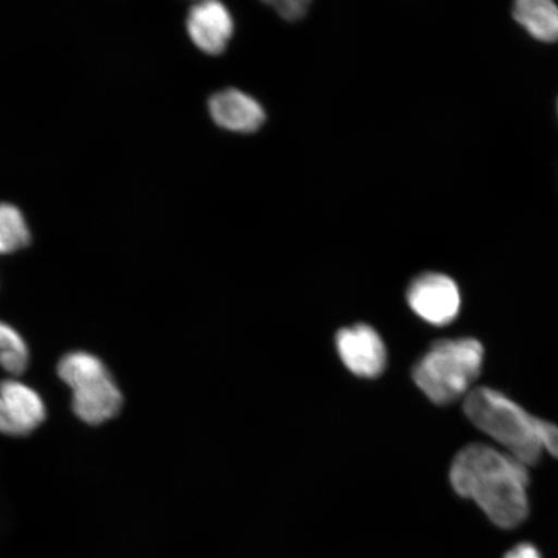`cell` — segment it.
Masks as SVG:
<instances>
[{
    "label": "cell",
    "instance_id": "cell-6",
    "mask_svg": "<svg viewBox=\"0 0 558 558\" xmlns=\"http://www.w3.org/2000/svg\"><path fill=\"white\" fill-rule=\"evenodd\" d=\"M410 308L425 323L442 327L453 323L460 312V292L456 282L441 274H424L408 290Z\"/></svg>",
    "mask_w": 558,
    "mask_h": 558
},
{
    "label": "cell",
    "instance_id": "cell-4",
    "mask_svg": "<svg viewBox=\"0 0 558 558\" xmlns=\"http://www.w3.org/2000/svg\"><path fill=\"white\" fill-rule=\"evenodd\" d=\"M485 349L477 339L438 340L413 369V378L432 402L450 404L463 397L483 372Z\"/></svg>",
    "mask_w": 558,
    "mask_h": 558
},
{
    "label": "cell",
    "instance_id": "cell-10",
    "mask_svg": "<svg viewBox=\"0 0 558 558\" xmlns=\"http://www.w3.org/2000/svg\"><path fill=\"white\" fill-rule=\"evenodd\" d=\"M33 362L32 348L16 326L0 319V376L19 378L29 372Z\"/></svg>",
    "mask_w": 558,
    "mask_h": 558
},
{
    "label": "cell",
    "instance_id": "cell-7",
    "mask_svg": "<svg viewBox=\"0 0 558 558\" xmlns=\"http://www.w3.org/2000/svg\"><path fill=\"white\" fill-rule=\"evenodd\" d=\"M337 347L341 361L361 378H376L387 365V349L373 327L355 325L340 330Z\"/></svg>",
    "mask_w": 558,
    "mask_h": 558
},
{
    "label": "cell",
    "instance_id": "cell-14",
    "mask_svg": "<svg viewBox=\"0 0 558 558\" xmlns=\"http://www.w3.org/2000/svg\"><path fill=\"white\" fill-rule=\"evenodd\" d=\"M541 439L543 448L549 451L550 456L558 459V427L556 424L543 421L541 424Z\"/></svg>",
    "mask_w": 558,
    "mask_h": 558
},
{
    "label": "cell",
    "instance_id": "cell-1",
    "mask_svg": "<svg viewBox=\"0 0 558 558\" xmlns=\"http://www.w3.org/2000/svg\"><path fill=\"white\" fill-rule=\"evenodd\" d=\"M450 483L462 498L476 501L494 525L514 529L529 514L527 465L485 444H471L457 453Z\"/></svg>",
    "mask_w": 558,
    "mask_h": 558
},
{
    "label": "cell",
    "instance_id": "cell-13",
    "mask_svg": "<svg viewBox=\"0 0 558 558\" xmlns=\"http://www.w3.org/2000/svg\"><path fill=\"white\" fill-rule=\"evenodd\" d=\"M270 4L275 7L279 15L289 21L302 19L310 7V2H303V0H291V2H276Z\"/></svg>",
    "mask_w": 558,
    "mask_h": 558
},
{
    "label": "cell",
    "instance_id": "cell-9",
    "mask_svg": "<svg viewBox=\"0 0 558 558\" xmlns=\"http://www.w3.org/2000/svg\"><path fill=\"white\" fill-rule=\"evenodd\" d=\"M208 109L219 128L241 134H251L265 122L262 105L240 89L229 88L215 94L209 99Z\"/></svg>",
    "mask_w": 558,
    "mask_h": 558
},
{
    "label": "cell",
    "instance_id": "cell-11",
    "mask_svg": "<svg viewBox=\"0 0 558 558\" xmlns=\"http://www.w3.org/2000/svg\"><path fill=\"white\" fill-rule=\"evenodd\" d=\"M519 24L542 41L558 40V7L549 0H521L514 4Z\"/></svg>",
    "mask_w": 558,
    "mask_h": 558
},
{
    "label": "cell",
    "instance_id": "cell-5",
    "mask_svg": "<svg viewBox=\"0 0 558 558\" xmlns=\"http://www.w3.org/2000/svg\"><path fill=\"white\" fill-rule=\"evenodd\" d=\"M47 417V402L38 389L23 379H0V436L31 437L44 427Z\"/></svg>",
    "mask_w": 558,
    "mask_h": 558
},
{
    "label": "cell",
    "instance_id": "cell-2",
    "mask_svg": "<svg viewBox=\"0 0 558 558\" xmlns=\"http://www.w3.org/2000/svg\"><path fill=\"white\" fill-rule=\"evenodd\" d=\"M54 372L69 389L70 409L76 421L97 428L122 414L123 390L99 354L73 349L60 355Z\"/></svg>",
    "mask_w": 558,
    "mask_h": 558
},
{
    "label": "cell",
    "instance_id": "cell-15",
    "mask_svg": "<svg viewBox=\"0 0 558 558\" xmlns=\"http://www.w3.org/2000/svg\"><path fill=\"white\" fill-rule=\"evenodd\" d=\"M505 558H542V555L533 544L521 543L509 550Z\"/></svg>",
    "mask_w": 558,
    "mask_h": 558
},
{
    "label": "cell",
    "instance_id": "cell-12",
    "mask_svg": "<svg viewBox=\"0 0 558 558\" xmlns=\"http://www.w3.org/2000/svg\"><path fill=\"white\" fill-rule=\"evenodd\" d=\"M29 242V229L20 209L9 204H0V255L16 253Z\"/></svg>",
    "mask_w": 558,
    "mask_h": 558
},
{
    "label": "cell",
    "instance_id": "cell-3",
    "mask_svg": "<svg viewBox=\"0 0 558 558\" xmlns=\"http://www.w3.org/2000/svg\"><path fill=\"white\" fill-rule=\"evenodd\" d=\"M463 409L474 427L504 445L509 456L525 465L538 463L544 450L542 418L530 415L519 403L487 387L473 389L465 397Z\"/></svg>",
    "mask_w": 558,
    "mask_h": 558
},
{
    "label": "cell",
    "instance_id": "cell-8",
    "mask_svg": "<svg viewBox=\"0 0 558 558\" xmlns=\"http://www.w3.org/2000/svg\"><path fill=\"white\" fill-rule=\"evenodd\" d=\"M186 27L193 44L202 52L220 54L232 38L233 19L225 4L204 2L193 7Z\"/></svg>",
    "mask_w": 558,
    "mask_h": 558
}]
</instances>
